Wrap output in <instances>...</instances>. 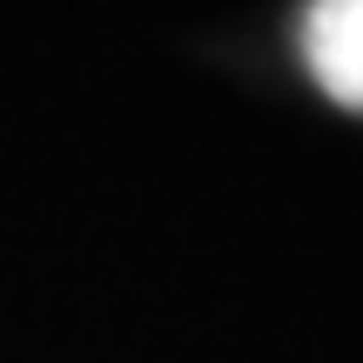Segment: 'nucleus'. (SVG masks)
<instances>
[{
	"mask_svg": "<svg viewBox=\"0 0 363 363\" xmlns=\"http://www.w3.org/2000/svg\"><path fill=\"white\" fill-rule=\"evenodd\" d=\"M296 48L310 81L330 94L337 108H357L363 115V0H323V7L303 13Z\"/></svg>",
	"mask_w": 363,
	"mask_h": 363,
	"instance_id": "obj_1",
	"label": "nucleus"
}]
</instances>
